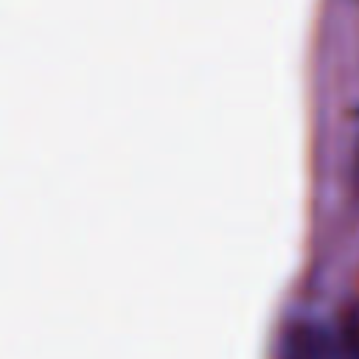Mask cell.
<instances>
[{"label":"cell","instance_id":"obj_1","mask_svg":"<svg viewBox=\"0 0 359 359\" xmlns=\"http://www.w3.org/2000/svg\"><path fill=\"white\" fill-rule=\"evenodd\" d=\"M278 359H339L337 331L314 320H294L278 339Z\"/></svg>","mask_w":359,"mask_h":359},{"label":"cell","instance_id":"obj_2","mask_svg":"<svg viewBox=\"0 0 359 359\" xmlns=\"http://www.w3.org/2000/svg\"><path fill=\"white\" fill-rule=\"evenodd\" d=\"M339 339V359H359V311H351L337 331Z\"/></svg>","mask_w":359,"mask_h":359}]
</instances>
